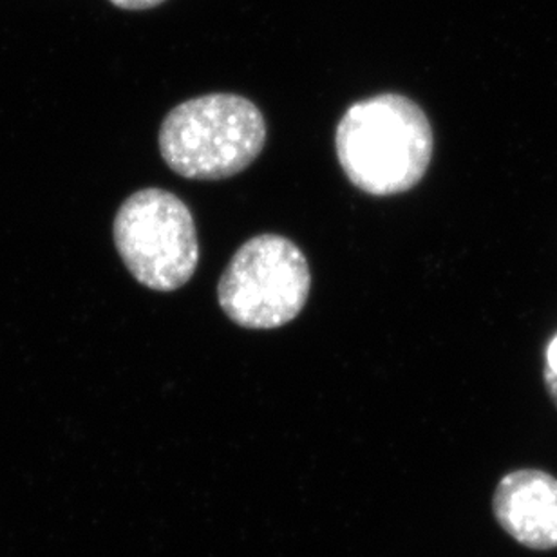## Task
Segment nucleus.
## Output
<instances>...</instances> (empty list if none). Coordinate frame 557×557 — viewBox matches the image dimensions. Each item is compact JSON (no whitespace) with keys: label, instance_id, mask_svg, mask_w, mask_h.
Masks as SVG:
<instances>
[{"label":"nucleus","instance_id":"8","mask_svg":"<svg viewBox=\"0 0 557 557\" xmlns=\"http://www.w3.org/2000/svg\"><path fill=\"white\" fill-rule=\"evenodd\" d=\"M545 368L557 373V335L550 341V344H548L547 366H545Z\"/></svg>","mask_w":557,"mask_h":557},{"label":"nucleus","instance_id":"3","mask_svg":"<svg viewBox=\"0 0 557 557\" xmlns=\"http://www.w3.org/2000/svg\"><path fill=\"white\" fill-rule=\"evenodd\" d=\"M305 253L294 243L263 234L245 243L225 274L218 299L228 319L250 330H274L294 321L310 294Z\"/></svg>","mask_w":557,"mask_h":557},{"label":"nucleus","instance_id":"5","mask_svg":"<svg viewBox=\"0 0 557 557\" xmlns=\"http://www.w3.org/2000/svg\"><path fill=\"white\" fill-rule=\"evenodd\" d=\"M494 516L512 540L532 550L557 548V478L540 469L505 474L494 493Z\"/></svg>","mask_w":557,"mask_h":557},{"label":"nucleus","instance_id":"6","mask_svg":"<svg viewBox=\"0 0 557 557\" xmlns=\"http://www.w3.org/2000/svg\"><path fill=\"white\" fill-rule=\"evenodd\" d=\"M114 5L124 8V10H147V8H154L161 4L163 0H111Z\"/></svg>","mask_w":557,"mask_h":557},{"label":"nucleus","instance_id":"4","mask_svg":"<svg viewBox=\"0 0 557 557\" xmlns=\"http://www.w3.org/2000/svg\"><path fill=\"white\" fill-rule=\"evenodd\" d=\"M114 242L138 283L174 292L193 278L199 261L198 234L187 205L161 188H145L120 207Z\"/></svg>","mask_w":557,"mask_h":557},{"label":"nucleus","instance_id":"1","mask_svg":"<svg viewBox=\"0 0 557 557\" xmlns=\"http://www.w3.org/2000/svg\"><path fill=\"white\" fill-rule=\"evenodd\" d=\"M338 161L355 187L371 196L408 193L433 158V129L417 103L379 95L354 103L335 135Z\"/></svg>","mask_w":557,"mask_h":557},{"label":"nucleus","instance_id":"2","mask_svg":"<svg viewBox=\"0 0 557 557\" xmlns=\"http://www.w3.org/2000/svg\"><path fill=\"white\" fill-rule=\"evenodd\" d=\"M267 141L263 114L247 98L207 95L172 109L160 129L166 165L188 180H225L252 165Z\"/></svg>","mask_w":557,"mask_h":557},{"label":"nucleus","instance_id":"7","mask_svg":"<svg viewBox=\"0 0 557 557\" xmlns=\"http://www.w3.org/2000/svg\"><path fill=\"white\" fill-rule=\"evenodd\" d=\"M543 382H545L548 397H550V400H553L554 406L557 408V373L545 368L543 370Z\"/></svg>","mask_w":557,"mask_h":557}]
</instances>
